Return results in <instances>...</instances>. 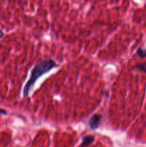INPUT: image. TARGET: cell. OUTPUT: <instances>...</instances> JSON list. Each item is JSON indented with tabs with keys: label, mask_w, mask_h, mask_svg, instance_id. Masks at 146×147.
<instances>
[{
	"label": "cell",
	"mask_w": 146,
	"mask_h": 147,
	"mask_svg": "<svg viewBox=\"0 0 146 147\" xmlns=\"http://www.w3.org/2000/svg\"><path fill=\"white\" fill-rule=\"evenodd\" d=\"M0 114L1 115H7V111H5L4 109H0Z\"/></svg>",
	"instance_id": "6"
},
{
	"label": "cell",
	"mask_w": 146,
	"mask_h": 147,
	"mask_svg": "<svg viewBox=\"0 0 146 147\" xmlns=\"http://www.w3.org/2000/svg\"><path fill=\"white\" fill-rule=\"evenodd\" d=\"M3 36H4V32H3V31H1V30H0V39H1Z\"/></svg>",
	"instance_id": "7"
},
{
	"label": "cell",
	"mask_w": 146,
	"mask_h": 147,
	"mask_svg": "<svg viewBox=\"0 0 146 147\" xmlns=\"http://www.w3.org/2000/svg\"><path fill=\"white\" fill-rule=\"evenodd\" d=\"M94 137L92 136H87L83 139L82 142L81 147L82 146H87L89 145L92 144L94 142Z\"/></svg>",
	"instance_id": "3"
},
{
	"label": "cell",
	"mask_w": 146,
	"mask_h": 147,
	"mask_svg": "<svg viewBox=\"0 0 146 147\" xmlns=\"http://www.w3.org/2000/svg\"><path fill=\"white\" fill-rule=\"evenodd\" d=\"M57 65L54 60H42L34 66L30 73V77L24 86L23 89V96L27 98L29 94L31 89L34 87V84L39 78L43 75L46 74L54 67H57Z\"/></svg>",
	"instance_id": "1"
},
{
	"label": "cell",
	"mask_w": 146,
	"mask_h": 147,
	"mask_svg": "<svg viewBox=\"0 0 146 147\" xmlns=\"http://www.w3.org/2000/svg\"><path fill=\"white\" fill-rule=\"evenodd\" d=\"M137 55L140 58H145L146 57V49H143L140 47L137 50Z\"/></svg>",
	"instance_id": "4"
},
{
	"label": "cell",
	"mask_w": 146,
	"mask_h": 147,
	"mask_svg": "<svg viewBox=\"0 0 146 147\" xmlns=\"http://www.w3.org/2000/svg\"><path fill=\"white\" fill-rule=\"evenodd\" d=\"M136 69L142 73H146V63H142V64H137L135 65Z\"/></svg>",
	"instance_id": "5"
},
{
	"label": "cell",
	"mask_w": 146,
	"mask_h": 147,
	"mask_svg": "<svg viewBox=\"0 0 146 147\" xmlns=\"http://www.w3.org/2000/svg\"><path fill=\"white\" fill-rule=\"evenodd\" d=\"M101 119V116L99 114H95L93 116H92V117L90 118V120H89V126H90L92 129H97V128L99 127V126H100Z\"/></svg>",
	"instance_id": "2"
}]
</instances>
